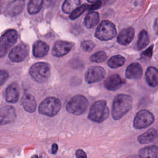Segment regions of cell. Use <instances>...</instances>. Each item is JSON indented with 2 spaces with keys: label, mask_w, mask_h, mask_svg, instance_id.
Returning a JSON list of instances; mask_svg holds the SVG:
<instances>
[{
  "label": "cell",
  "mask_w": 158,
  "mask_h": 158,
  "mask_svg": "<svg viewBox=\"0 0 158 158\" xmlns=\"http://www.w3.org/2000/svg\"><path fill=\"white\" fill-rule=\"evenodd\" d=\"M22 104L24 109L28 112H33L36 107V100L33 95L26 93L22 99Z\"/></svg>",
  "instance_id": "d6986e66"
},
{
  "label": "cell",
  "mask_w": 158,
  "mask_h": 158,
  "mask_svg": "<svg viewBox=\"0 0 158 158\" xmlns=\"http://www.w3.org/2000/svg\"><path fill=\"white\" fill-rule=\"evenodd\" d=\"M61 108L60 100L54 97H48L43 101L38 107V111L40 114L48 117L56 115Z\"/></svg>",
  "instance_id": "3957f363"
},
{
  "label": "cell",
  "mask_w": 158,
  "mask_h": 158,
  "mask_svg": "<svg viewBox=\"0 0 158 158\" xmlns=\"http://www.w3.org/2000/svg\"><path fill=\"white\" fill-rule=\"evenodd\" d=\"M15 117V110L12 106H5L0 107V125L12 122Z\"/></svg>",
  "instance_id": "8fae6325"
},
{
  "label": "cell",
  "mask_w": 158,
  "mask_h": 158,
  "mask_svg": "<svg viewBox=\"0 0 158 158\" xmlns=\"http://www.w3.org/2000/svg\"><path fill=\"white\" fill-rule=\"evenodd\" d=\"M28 53V46L24 44H20L10 50L9 57L12 62H20L26 58Z\"/></svg>",
  "instance_id": "30bf717a"
},
{
  "label": "cell",
  "mask_w": 158,
  "mask_h": 158,
  "mask_svg": "<svg viewBox=\"0 0 158 158\" xmlns=\"http://www.w3.org/2000/svg\"><path fill=\"white\" fill-rule=\"evenodd\" d=\"M123 84L122 80L118 75L114 74L108 77L104 81L105 88L110 91H115L120 88Z\"/></svg>",
  "instance_id": "4fadbf2b"
},
{
  "label": "cell",
  "mask_w": 158,
  "mask_h": 158,
  "mask_svg": "<svg viewBox=\"0 0 158 158\" xmlns=\"http://www.w3.org/2000/svg\"><path fill=\"white\" fill-rule=\"evenodd\" d=\"M99 21V15L97 12H91L88 13L84 19L85 26L88 28H91L96 26Z\"/></svg>",
  "instance_id": "603a6c76"
},
{
  "label": "cell",
  "mask_w": 158,
  "mask_h": 158,
  "mask_svg": "<svg viewBox=\"0 0 158 158\" xmlns=\"http://www.w3.org/2000/svg\"><path fill=\"white\" fill-rule=\"evenodd\" d=\"M116 33L115 25L109 20H103L98 27L95 36L101 41H107L114 38Z\"/></svg>",
  "instance_id": "5b68a950"
},
{
  "label": "cell",
  "mask_w": 158,
  "mask_h": 158,
  "mask_svg": "<svg viewBox=\"0 0 158 158\" xmlns=\"http://www.w3.org/2000/svg\"><path fill=\"white\" fill-rule=\"evenodd\" d=\"M158 135V131L155 128H150L145 131L138 138V141L141 144H146L152 142L156 139Z\"/></svg>",
  "instance_id": "44dd1931"
},
{
  "label": "cell",
  "mask_w": 158,
  "mask_h": 158,
  "mask_svg": "<svg viewBox=\"0 0 158 158\" xmlns=\"http://www.w3.org/2000/svg\"><path fill=\"white\" fill-rule=\"evenodd\" d=\"M17 32L13 29L7 30L0 38V57H4L17 40Z\"/></svg>",
  "instance_id": "52a82bcc"
},
{
  "label": "cell",
  "mask_w": 158,
  "mask_h": 158,
  "mask_svg": "<svg viewBox=\"0 0 158 158\" xmlns=\"http://www.w3.org/2000/svg\"><path fill=\"white\" fill-rule=\"evenodd\" d=\"M88 99L83 95L77 94L72 98L66 106V110L74 115H81L88 106Z\"/></svg>",
  "instance_id": "277c9868"
},
{
  "label": "cell",
  "mask_w": 158,
  "mask_h": 158,
  "mask_svg": "<svg viewBox=\"0 0 158 158\" xmlns=\"http://www.w3.org/2000/svg\"><path fill=\"white\" fill-rule=\"evenodd\" d=\"M139 156L141 158H158V146L145 147L139 151Z\"/></svg>",
  "instance_id": "7402d4cb"
},
{
  "label": "cell",
  "mask_w": 158,
  "mask_h": 158,
  "mask_svg": "<svg viewBox=\"0 0 158 158\" xmlns=\"http://www.w3.org/2000/svg\"><path fill=\"white\" fill-rule=\"evenodd\" d=\"M9 77V73L6 70H0V86L5 83Z\"/></svg>",
  "instance_id": "1f68e13d"
},
{
  "label": "cell",
  "mask_w": 158,
  "mask_h": 158,
  "mask_svg": "<svg viewBox=\"0 0 158 158\" xmlns=\"http://www.w3.org/2000/svg\"><path fill=\"white\" fill-rule=\"evenodd\" d=\"M19 98V86L16 82H14L9 85L6 89V99L11 103L16 102Z\"/></svg>",
  "instance_id": "9a60e30c"
},
{
  "label": "cell",
  "mask_w": 158,
  "mask_h": 158,
  "mask_svg": "<svg viewBox=\"0 0 158 158\" xmlns=\"http://www.w3.org/2000/svg\"><path fill=\"white\" fill-rule=\"evenodd\" d=\"M154 27V29L156 30V31H158V19H156V20L155 21Z\"/></svg>",
  "instance_id": "e575fe53"
},
{
  "label": "cell",
  "mask_w": 158,
  "mask_h": 158,
  "mask_svg": "<svg viewBox=\"0 0 158 158\" xmlns=\"http://www.w3.org/2000/svg\"><path fill=\"white\" fill-rule=\"evenodd\" d=\"M43 0H30L28 4V12L30 14L38 13L41 9Z\"/></svg>",
  "instance_id": "484cf974"
},
{
  "label": "cell",
  "mask_w": 158,
  "mask_h": 158,
  "mask_svg": "<svg viewBox=\"0 0 158 158\" xmlns=\"http://www.w3.org/2000/svg\"><path fill=\"white\" fill-rule=\"evenodd\" d=\"M152 49H153V46L151 45L149 48H148L147 49L143 51V52L141 53V57L150 59L152 55Z\"/></svg>",
  "instance_id": "4dcf8cb0"
},
{
  "label": "cell",
  "mask_w": 158,
  "mask_h": 158,
  "mask_svg": "<svg viewBox=\"0 0 158 158\" xmlns=\"http://www.w3.org/2000/svg\"><path fill=\"white\" fill-rule=\"evenodd\" d=\"M107 58V56L104 51H98L93 54L90 57V60L94 62H104Z\"/></svg>",
  "instance_id": "f1b7e54d"
},
{
  "label": "cell",
  "mask_w": 158,
  "mask_h": 158,
  "mask_svg": "<svg viewBox=\"0 0 158 158\" xmlns=\"http://www.w3.org/2000/svg\"><path fill=\"white\" fill-rule=\"evenodd\" d=\"M95 44L91 40H85L81 42V47L83 51L86 52H90L91 51L93 48H94Z\"/></svg>",
  "instance_id": "f546056e"
},
{
  "label": "cell",
  "mask_w": 158,
  "mask_h": 158,
  "mask_svg": "<svg viewBox=\"0 0 158 158\" xmlns=\"http://www.w3.org/2000/svg\"><path fill=\"white\" fill-rule=\"evenodd\" d=\"M89 2H91V3H93V4H96L97 2H98V1L99 0H87Z\"/></svg>",
  "instance_id": "d590c367"
},
{
  "label": "cell",
  "mask_w": 158,
  "mask_h": 158,
  "mask_svg": "<svg viewBox=\"0 0 158 158\" xmlns=\"http://www.w3.org/2000/svg\"><path fill=\"white\" fill-rule=\"evenodd\" d=\"M135 29L133 27H128L122 30L117 36V41L122 45L130 44L133 39Z\"/></svg>",
  "instance_id": "5bb4252c"
},
{
  "label": "cell",
  "mask_w": 158,
  "mask_h": 158,
  "mask_svg": "<svg viewBox=\"0 0 158 158\" xmlns=\"http://www.w3.org/2000/svg\"><path fill=\"white\" fill-rule=\"evenodd\" d=\"M49 49V46L46 43L37 41L33 44V54L36 57H43L48 54Z\"/></svg>",
  "instance_id": "ac0fdd59"
},
{
  "label": "cell",
  "mask_w": 158,
  "mask_h": 158,
  "mask_svg": "<svg viewBox=\"0 0 158 158\" xmlns=\"http://www.w3.org/2000/svg\"><path fill=\"white\" fill-rule=\"evenodd\" d=\"M72 44L67 41L57 42L52 49V55L56 57H61L67 54L72 49Z\"/></svg>",
  "instance_id": "7c38bea8"
},
{
  "label": "cell",
  "mask_w": 158,
  "mask_h": 158,
  "mask_svg": "<svg viewBox=\"0 0 158 158\" xmlns=\"http://www.w3.org/2000/svg\"><path fill=\"white\" fill-rule=\"evenodd\" d=\"M25 0H13L7 7L6 13L10 16L20 14L23 10Z\"/></svg>",
  "instance_id": "e0dca14e"
},
{
  "label": "cell",
  "mask_w": 158,
  "mask_h": 158,
  "mask_svg": "<svg viewBox=\"0 0 158 158\" xmlns=\"http://www.w3.org/2000/svg\"><path fill=\"white\" fill-rule=\"evenodd\" d=\"M106 75L104 68L100 66H93L88 69L85 73V80L88 83H93L102 80Z\"/></svg>",
  "instance_id": "9c48e42d"
},
{
  "label": "cell",
  "mask_w": 158,
  "mask_h": 158,
  "mask_svg": "<svg viewBox=\"0 0 158 158\" xmlns=\"http://www.w3.org/2000/svg\"><path fill=\"white\" fill-rule=\"evenodd\" d=\"M75 156L77 158H87L86 154L82 149H78L75 152Z\"/></svg>",
  "instance_id": "d6a6232c"
},
{
  "label": "cell",
  "mask_w": 158,
  "mask_h": 158,
  "mask_svg": "<svg viewBox=\"0 0 158 158\" xmlns=\"http://www.w3.org/2000/svg\"><path fill=\"white\" fill-rule=\"evenodd\" d=\"M31 158H38V156H37L36 155H35V156H32V157H31Z\"/></svg>",
  "instance_id": "8d00e7d4"
},
{
  "label": "cell",
  "mask_w": 158,
  "mask_h": 158,
  "mask_svg": "<svg viewBox=\"0 0 158 158\" xmlns=\"http://www.w3.org/2000/svg\"><path fill=\"white\" fill-rule=\"evenodd\" d=\"M125 59L121 55H116L111 57L107 61V65L112 69H116L125 64Z\"/></svg>",
  "instance_id": "d4e9b609"
},
{
  "label": "cell",
  "mask_w": 158,
  "mask_h": 158,
  "mask_svg": "<svg viewBox=\"0 0 158 158\" xmlns=\"http://www.w3.org/2000/svg\"><path fill=\"white\" fill-rule=\"evenodd\" d=\"M146 79L148 84L155 87L158 85V70L154 67H149L148 68L146 73Z\"/></svg>",
  "instance_id": "ffe728a7"
},
{
  "label": "cell",
  "mask_w": 158,
  "mask_h": 158,
  "mask_svg": "<svg viewBox=\"0 0 158 158\" xmlns=\"http://www.w3.org/2000/svg\"><path fill=\"white\" fill-rule=\"evenodd\" d=\"M57 150H58V146H57V144H56V143H54L52 145V149H51L52 153V154H56V152L57 151Z\"/></svg>",
  "instance_id": "836d02e7"
},
{
  "label": "cell",
  "mask_w": 158,
  "mask_h": 158,
  "mask_svg": "<svg viewBox=\"0 0 158 158\" xmlns=\"http://www.w3.org/2000/svg\"><path fill=\"white\" fill-rule=\"evenodd\" d=\"M132 98L130 96L124 94L117 95L113 101L112 115L115 120L120 119L131 109Z\"/></svg>",
  "instance_id": "6da1fadb"
},
{
  "label": "cell",
  "mask_w": 158,
  "mask_h": 158,
  "mask_svg": "<svg viewBox=\"0 0 158 158\" xmlns=\"http://www.w3.org/2000/svg\"><path fill=\"white\" fill-rule=\"evenodd\" d=\"M149 43V38L148 35V33L146 30H141L139 35L138 38L137 45L139 49H142L146 47Z\"/></svg>",
  "instance_id": "4316f807"
},
{
  "label": "cell",
  "mask_w": 158,
  "mask_h": 158,
  "mask_svg": "<svg viewBox=\"0 0 158 158\" xmlns=\"http://www.w3.org/2000/svg\"><path fill=\"white\" fill-rule=\"evenodd\" d=\"M29 73L36 81L42 83L48 80L50 76V69L46 63L38 62L31 67Z\"/></svg>",
  "instance_id": "8992f818"
},
{
  "label": "cell",
  "mask_w": 158,
  "mask_h": 158,
  "mask_svg": "<svg viewBox=\"0 0 158 158\" xmlns=\"http://www.w3.org/2000/svg\"><path fill=\"white\" fill-rule=\"evenodd\" d=\"M48 1H53V0H47Z\"/></svg>",
  "instance_id": "74e56055"
},
{
  "label": "cell",
  "mask_w": 158,
  "mask_h": 158,
  "mask_svg": "<svg viewBox=\"0 0 158 158\" xmlns=\"http://www.w3.org/2000/svg\"><path fill=\"white\" fill-rule=\"evenodd\" d=\"M154 120V117L147 110L139 111L133 120V127L136 129L144 128L151 125Z\"/></svg>",
  "instance_id": "ba28073f"
},
{
  "label": "cell",
  "mask_w": 158,
  "mask_h": 158,
  "mask_svg": "<svg viewBox=\"0 0 158 158\" xmlns=\"http://www.w3.org/2000/svg\"><path fill=\"white\" fill-rule=\"evenodd\" d=\"M89 7V6L84 4L81 6L78 7L77 9H75L70 15V19L72 20H75L78 18L80 15H81L86 10H87Z\"/></svg>",
  "instance_id": "83f0119b"
},
{
  "label": "cell",
  "mask_w": 158,
  "mask_h": 158,
  "mask_svg": "<svg viewBox=\"0 0 158 158\" xmlns=\"http://www.w3.org/2000/svg\"><path fill=\"white\" fill-rule=\"evenodd\" d=\"M109 110L105 100H99L95 102L91 107L88 118L89 120L101 123L105 120L109 116Z\"/></svg>",
  "instance_id": "7a4b0ae2"
},
{
  "label": "cell",
  "mask_w": 158,
  "mask_h": 158,
  "mask_svg": "<svg viewBox=\"0 0 158 158\" xmlns=\"http://www.w3.org/2000/svg\"><path fill=\"white\" fill-rule=\"evenodd\" d=\"M80 4V0H65L62 5V10L66 14H72Z\"/></svg>",
  "instance_id": "cb8c5ba5"
},
{
  "label": "cell",
  "mask_w": 158,
  "mask_h": 158,
  "mask_svg": "<svg viewBox=\"0 0 158 158\" xmlns=\"http://www.w3.org/2000/svg\"><path fill=\"white\" fill-rule=\"evenodd\" d=\"M142 68L138 63H132L126 69V77L128 79H139L142 76Z\"/></svg>",
  "instance_id": "2e32d148"
}]
</instances>
